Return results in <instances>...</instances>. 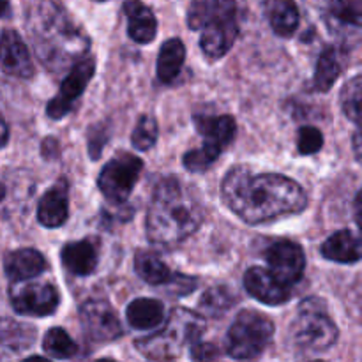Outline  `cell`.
Returning <instances> with one entry per match:
<instances>
[{"label":"cell","mask_w":362,"mask_h":362,"mask_svg":"<svg viewBox=\"0 0 362 362\" xmlns=\"http://www.w3.org/2000/svg\"><path fill=\"white\" fill-rule=\"evenodd\" d=\"M221 198L250 225L299 214L308 205L306 193L296 180L278 173H255L247 166H235L226 173Z\"/></svg>","instance_id":"6da1fadb"},{"label":"cell","mask_w":362,"mask_h":362,"mask_svg":"<svg viewBox=\"0 0 362 362\" xmlns=\"http://www.w3.org/2000/svg\"><path fill=\"white\" fill-rule=\"evenodd\" d=\"M28 28L39 59L53 71L83 57L90 46L83 28L57 0H35L28 11Z\"/></svg>","instance_id":"7a4b0ae2"},{"label":"cell","mask_w":362,"mask_h":362,"mask_svg":"<svg viewBox=\"0 0 362 362\" xmlns=\"http://www.w3.org/2000/svg\"><path fill=\"white\" fill-rule=\"evenodd\" d=\"M204 221V209L193 189L175 177L163 179L154 191L147 214V237L161 247L179 246Z\"/></svg>","instance_id":"3957f363"},{"label":"cell","mask_w":362,"mask_h":362,"mask_svg":"<svg viewBox=\"0 0 362 362\" xmlns=\"http://www.w3.org/2000/svg\"><path fill=\"white\" fill-rule=\"evenodd\" d=\"M187 25L202 34L200 46L205 57L221 59L239 35L235 0H191Z\"/></svg>","instance_id":"277c9868"},{"label":"cell","mask_w":362,"mask_h":362,"mask_svg":"<svg viewBox=\"0 0 362 362\" xmlns=\"http://www.w3.org/2000/svg\"><path fill=\"white\" fill-rule=\"evenodd\" d=\"M204 317L186 308H175L161 331L138 339V352L152 361H170L180 356L184 345H193L205 332Z\"/></svg>","instance_id":"5b68a950"},{"label":"cell","mask_w":362,"mask_h":362,"mask_svg":"<svg viewBox=\"0 0 362 362\" xmlns=\"http://www.w3.org/2000/svg\"><path fill=\"white\" fill-rule=\"evenodd\" d=\"M293 343L306 354H320L338 341V327L327 313V306L318 297H310L299 304L292 325Z\"/></svg>","instance_id":"8992f818"},{"label":"cell","mask_w":362,"mask_h":362,"mask_svg":"<svg viewBox=\"0 0 362 362\" xmlns=\"http://www.w3.org/2000/svg\"><path fill=\"white\" fill-rule=\"evenodd\" d=\"M194 126L204 136L202 147L186 152L182 158L186 170L193 173L205 172L233 141L237 133L235 119L230 115H197Z\"/></svg>","instance_id":"52a82bcc"},{"label":"cell","mask_w":362,"mask_h":362,"mask_svg":"<svg viewBox=\"0 0 362 362\" xmlns=\"http://www.w3.org/2000/svg\"><path fill=\"white\" fill-rule=\"evenodd\" d=\"M274 334V324L257 310H243L226 336V352L239 361L257 359L264 354Z\"/></svg>","instance_id":"ba28073f"},{"label":"cell","mask_w":362,"mask_h":362,"mask_svg":"<svg viewBox=\"0 0 362 362\" xmlns=\"http://www.w3.org/2000/svg\"><path fill=\"white\" fill-rule=\"evenodd\" d=\"M311 13L334 37L357 45L362 23V0H304Z\"/></svg>","instance_id":"9c48e42d"},{"label":"cell","mask_w":362,"mask_h":362,"mask_svg":"<svg viewBox=\"0 0 362 362\" xmlns=\"http://www.w3.org/2000/svg\"><path fill=\"white\" fill-rule=\"evenodd\" d=\"M141 170H144V161L140 158L131 152H120L99 173V189L112 204H124L129 198L133 187L136 186Z\"/></svg>","instance_id":"30bf717a"},{"label":"cell","mask_w":362,"mask_h":362,"mask_svg":"<svg viewBox=\"0 0 362 362\" xmlns=\"http://www.w3.org/2000/svg\"><path fill=\"white\" fill-rule=\"evenodd\" d=\"M9 299L14 311L27 317H48L59 308L60 296L55 285L48 281H13Z\"/></svg>","instance_id":"8fae6325"},{"label":"cell","mask_w":362,"mask_h":362,"mask_svg":"<svg viewBox=\"0 0 362 362\" xmlns=\"http://www.w3.org/2000/svg\"><path fill=\"white\" fill-rule=\"evenodd\" d=\"M94 73H95L94 57L87 55L76 60V64L71 67L66 80H64L62 85H60L59 94L48 103L46 113H48L49 119L60 120L64 119L71 110H73L74 101L83 94V90L87 88L88 81H90L92 76H94Z\"/></svg>","instance_id":"7c38bea8"},{"label":"cell","mask_w":362,"mask_h":362,"mask_svg":"<svg viewBox=\"0 0 362 362\" xmlns=\"http://www.w3.org/2000/svg\"><path fill=\"white\" fill-rule=\"evenodd\" d=\"M80 322L88 339L95 343H110L124 334L115 310L106 300H87L80 308Z\"/></svg>","instance_id":"4fadbf2b"},{"label":"cell","mask_w":362,"mask_h":362,"mask_svg":"<svg viewBox=\"0 0 362 362\" xmlns=\"http://www.w3.org/2000/svg\"><path fill=\"white\" fill-rule=\"evenodd\" d=\"M267 258L269 271L272 276L285 283L286 286H292L303 278L304 269H306V257L303 253V247L292 240H278L272 244L265 253Z\"/></svg>","instance_id":"5bb4252c"},{"label":"cell","mask_w":362,"mask_h":362,"mask_svg":"<svg viewBox=\"0 0 362 362\" xmlns=\"http://www.w3.org/2000/svg\"><path fill=\"white\" fill-rule=\"evenodd\" d=\"M244 288L247 290L251 297H255L260 303L269 306H279L290 300V286L279 281L269 269L251 267L244 274Z\"/></svg>","instance_id":"9a60e30c"},{"label":"cell","mask_w":362,"mask_h":362,"mask_svg":"<svg viewBox=\"0 0 362 362\" xmlns=\"http://www.w3.org/2000/svg\"><path fill=\"white\" fill-rule=\"evenodd\" d=\"M0 67L4 73L23 80L34 74L30 52L18 32L4 30L0 35Z\"/></svg>","instance_id":"2e32d148"},{"label":"cell","mask_w":362,"mask_h":362,"mask_svg":"<svg viewBox=\"0 0 362 362\" xmlns=\"http://www.w3.org/2000/svg\"><path fill=\"white\" fill-rule=\"evenodd\" d=\"M69 216V187L66 180H59L41 198L37 207V219L46 228H59Z\"/></svg>","instance_id":"e0dca14e"},{"label":"cell","mask_w":362,"mask_h":362,"mask_svg":"<svg viewBox=\"0 0 362 362\" xmlns=\"http://www.w3.org/2000/svg\"><path fill=\"white\" fill-rule=\"evenodd\" d=\"M99 246L94 239H81L62 247V264L71 274L90 276L98 269Z\"/></svg>","instance_id":"ac0fdd59"},{"label":"cell","mask_w":362,"mask_h":362,"mask_svg":"<svg viewBox=\"0 0 362 362\" xmlns=\"http://www.w3.org/2000/svg\"><path fill=\"white\" fill-rule=\"evenodd\" d=\"M124 13L127 16V34L138 45H148L158 34V21L151 7L140 0H127L124 4Z\"/></svg>","instance_id":"d6986e66"},{"label":"cell","mask_w":362,"mask_h":362,"mask_svg":"<svg viewBox=\"0 0 362 362\" xmlns=\"http://www.w3.org/2000/svg\"><path fill=\"white\" fill-rule=\"evenodd\" d=\"M4 269L13 281H23V279H34L41 276L48 269V264L39 251L25 247V250L7 253Z\"/></svg>","instance_id":"ffe728a7"},{"label":"cell","mask_w":362,"mask_h":362,"mask_svg":"<svg viewBox=\"0 0 362 362\" xmlns=\"http://www.w3.org/2000/svg\"><path fill=\"white\" fill-rule=\"evenodd\" d=\"M322 257L338 264H357L361 260L359 237L350 230H339L332 233L322 244Z\"/></svg>","instance_id":"44dd1931"},{"label":"cell","mask_w":362,"mask_h":362,"mask_svg":"<svg viewBox=\"0 0 362 362\" xmlns=\"http://www.w3.org/2000/svg\"><path fill=\"white\" fill-rule=\"evenodd\" d=\"M37 338V331L32 325L0 317V349L11 354H20L30 349Z\"/></svg>","instance_id":"7402d4cb"},{"label":"cell","mask_w":362,"mask_h":362,"mask_svg":"<svg viewBox=\"0 0 362 362\" xmlns=\"http://www.w3.org/2000/svg\"><path fill=\"white\" fill-rule=\"evenodd\" d=\"M126 318L136 331H148L158 327L165 318V306L156 299H136L127 306Z\"/></svg>","instance_id":"603a6c76"},{"label":"cell","mask_w":362,"mask_h":362,"mask_svg":"<svg viewBox=\"0 0 362 362\" xmlns=\"http://www.w3.org/2000/svg\"><path fill=\"white\" fill-rule=\"evenodd\" d=\"M186 60V46L180 39L172 37L161 46L158 57V78L163 83H172L179 76Z\"/></svg>","instance_id":"cb8c5ba5"},{"label":"cell","mask_w":362,"mask_h":362,"mask_svg":"<svg viewBox=\"0 0 362 362\" xmlns=\"http://www.w3.org/2000/svg\"><path fill=\"white\" fill-rule=\"evenodd\" d=\"M134 269L138 276L152 286H165L173 274L158 253L147 250L138 251L134 257Z\"/></svg>","instance_id":"d4e9b609"},{"label":"cell","mask_w":362,"mask_h":362,"mask_svg":"<svg viewBox=\"0 0 362 362\" xmlns=\"http://www.w3.org/2000/svg\"><path fill=\"white\" fill-rule=\"evenodd\" d=\"M269 21L279 37H292L299 27V7L293 0H274L269 11Z\"/></svg>","instance_id":"484cf974"},{"label":"cell","mask_w":362,"mask_h":362,"mask_svg":"<svg viewBox=\"0 0 362 362\" xmlns=\"http://www.w3.org/2000/svg\"><path fill=\"white\" fill-rule=\"evenodd\" d=\"M341 74V62H339V53L336 48H325L324 53L318 57L317 67H315L313 85L318 92H329L336 80Z\"/></svg>","instance_id":"4316f807"},{"label":"cell","mask_w":362,"mask_h":362,"mask_svg":"<svg viewBox=\"0 0 362 362\" xmlns=\"http://www.w3.org/2000/svg\"><path fill=\"white\" fill-rule=\"evenodd\" d=\"M235 300H237L235 293H233L228 286L216 285L212 286V288H209L207 292L202 296L198 306H200V311L205 315V317L219 318L232 310Z\"/></svg>","instance_id":"83f0119b"},{"label":"cell","mask_w":362,"mask_h":362,"mask_svg":"<svg viewBox=\"0 0 362 362\" xmlns=\"http://www.w3.org/2000/svg\"><path fill=\"white\" fill-rule=\"evenodd\" d=\"M42 350L53 359H71L78 354V345L64 329L53 327L42 339Z\"/></svg>","instance_id":"f1b7e54d"},{"label":"cell","mask_w":362,"mask_h":362,"mask_svg":"<svg viewBox=\"0 0 362 362\" xmlns=\"http://www.w3.org/2000/svg\"><path fill=\"white\" fill-rule=\"evenodd\" d=\"M361 76H354L352 80H349V83H345L343 87L341 95H339V101H341L343 113L352 120L356 126H359V110H361Z\"/></svg>","instance_id":"f546056e"},{"label":"cell","mask_w":362,"mask_h":362,"mask_svg":"<svg viewBox=\"0 0 362 362\" xmlns=\"http://www.w3.org/2000/svg\"><path fill=\"white\" fill-rule=\"evenodd\" d=\"M133 145L138 151H148L158 140V122L152 115H141L133 131Z\"/></svg>","instance_id":"4dcf8cb0"},{"label":"cell","mask_w":362,"mask_h":362,"mask_svg":"<svg viewBox=\"0 0 362 362\" xmlns=\"http://www.w3.org/2000/svg\"><path fill=\"white\" fill-rule=\"evenodd\" d=\"M324 147V134L313 126H303L297 134V148L303 156L317 154Z\"/></svg>","instance_id":"1f68e13d"},{"label":"cell","mask_w":362,"mask_h":362,"mask_svg":"<svg viewBox=\"0 0 362 362\" xmlns=\"http://www.w3.org/2000/svg\"><path fill=\"white\" fill-rule=\"evenodd\" d=\"M198 286L197 278H191V276L186 274H172L170 281L166 283L165 288L168 290L172 296H187V293L193 292Z\"/></svg>","instance_id":"d6a6232c"},{"label":"cell","mask_w":362,"mask_h":362,"mask_svg":"<svg viewBox=\"0 0 362 362\" xmlns=\"http://www.w3.org/2000/svg\"><path fill=\"white\" fill-rule=\"evenodd\" d=\"M108 140L110 136L106 126L90 127V131H88V151H90L92 159H99L103 147H105V144Z\"/></svg>","instance_id":"836d02e7"},{"label":"cell","mask_w":362,"mask_h":362,"mask_svg":"<svg viewBox=\"0 0 362 362\" xmlns=\"http://www.w3.org/2000/svg\"><path fill=\"white\" fill-rule=\"evenodd\" d=\"M219 349L214 343H202L200 339L191 345V359L193 361H212L219 357Z\"/></svg>","instance_id":"e575fe53"},{"label":"cell","mask_w":362,"mask_h":362,"mask_svg":"<svg viewBox=\"0 0 362 362\" xmlns=\"http://www.w3.org/2000/svg\"><path fill=\"white\" fill-rule=\"evenodd\" d=\"M7 140H9V129H7L6 120L0 117V148L7 144Z\"/></svg>","instance_id":"d590c367"},{"label":"cell","mask_w":362,"mask_h":362,"mask_svg":"<svg viewBox=\"0 0 362 362\" xmlns=\"http://www.w3.org/2000/svg\"><path fill=\"white\" fill-rule=\"evenodd\" d=\"M354 207H356V223L357 226H361V191L356 194V204H354Z\"/></svg>","instance_id":"8d00e7d4"},{"label":"cell","mask_w":362,"mask_h":362,"mask_svg":"<svg viewBox=\"0 0 362 362\" xmlns=\"http://www.w3.org/2000/svg\"><path fill=\"white\" fill-rule=\"evenodd\" d=\"M361 136H359V129L356 131V134H354V151H356V158L361 159Z\"/></svg>","instance_id":"74e56055"},{"label":"cell","mask_w":362,"mask_h":362,"mask_svg":"<svg viewBox=\"0 0 362 362\" xmlns=\"http://www.w3.org/2000/svg\"><path fill=\"white\" fill-rule=\"evenodd\" d=\"M7 11H9V2H7V0H0V18H2L4 14H7Z\"/></svg>","instance_id":"f35d334b"},{"label":"cell","mask_w":362,"mask_h":362,"mask_svg":"<svg viewBox=\"0 0 362 362\" xmlns=\"http://www.w3.org/2000/svg\"><path fill=\"white\" fill-rule=\"evenodd\" d=\"M4 197H6V187H4L2 184H0V202L4 200Z\"/></svg>","instance_id":"ab89813d"}]
</instances>
